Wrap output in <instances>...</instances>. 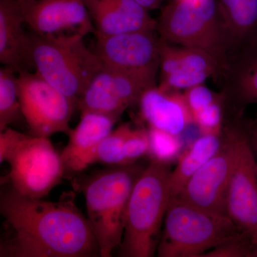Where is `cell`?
I'll use <instances>...</instances> for the list:
<instances>
[{
  "label": "cell",
  "instance_id": "obj_1",
  "mask_svg": "<svg viewBox=\"0 0 257 257\" xmlns=\"http://www.w3.org/2000/svg\"><path fill=\"white\" fill-rule=\"evenodd\" d=\"M4 232L0 257H94L99 245L73 192L57 202L24 195L9 186L0 193Z\"/></svg>",
  "mask_w": 257,
  "mask_h": 257
},
{
  "label": "cell",
  "instance_id": "obj_2",
  "mask_svg": "<svg viewBox=\"0 0 257 257\" xmlns=\"http://www.w3.org/2000/svg\"><path fill=\"white\" fill-rule=\"evenodd\" d=\"M143 170L134 164L111 166L74 179V189L85 198L87 219L101 257H110L121 242L128 200Z\"/></svg>",
  "mask_w": 257,
  "mask_h": 257
},
{
  "label": "cell",
  "instance_id": "obj_3",
  "mask_svg": "<svg viewBox=\"0 0 257 257\" xmlns=\"http://www.w3.org/2000/svg\"><path fill=\"white\" fill-rule=\"evenodd\" d=\"M168 164L152 161L134 186L125 215L120 257H152L170 199Z\"/></svg>",
  "mask_w": 257,
  "mask_h": 257
},
{
  "label": "cell",
  "instance_id": "obj_4",
  "mask_svg": "<svg viewBox=\"0 0 257 257\" xmlns=\"http://www.w3.org/2000/svg\"><path fill=\"white\" fill-rule=\"evenodd\" d=\"M35 72L77 103L103 67L95 51L78 33L40 35L30 32Z\"/></svg>",
  "mask_w": 257,
  "mask_h": 257
},
{
  "label": "cell",
  "instance_id": "obj_5",
  "mask_svg": "<svg viewBox=\"0 0 257 257\" xmlns=\"http://www.w3.org/2000/svg\"><path fill=\"white\" fill-rule=\"evenodd\" d=\"M156 30L167 43L207 52L224 72L234 53L216 0H173L161 12Z\"/></svg>",
  "mask_w": 257,
  "mask_h": 257
},
{
  "label": "cell",
  "instance_id": "obj_6",
  "mask_svg": "<svg viewBox=\"0 0 257 257\" xmlns=\"http://www.w3.org/2000/svg\"><path fill=\"white\" fill-rule=\"evenodd\" d=\"M9 164L12 187L28 197L43 199L66 173L61 154L50 138L28 135L10 127L0 131V162Z\"/></svg>",
  "mask_w": 257,
  "mask_h": 257
},
{
  "label": "cell",
  "instance_id": "obj_7",
  "mask_svg": "<svg viewBox=\"0 0 257 257\" xmlns=\"http://www.w3.org/2000/svg\"><path fill=\"white\" fill-rule=\"evenodd\" d=\"M241 234L229 216L204 210L179 199H172L166 211L157 256H204Z\"/></svg>",
  "mask_w": 257,
  "mask_h": 257
},
{
  "label": "cell",
  "instance_id": "obj_8",
  "mask_svg": "<svg viewBox=\"0 0 257 257\" xmlns=\"http://www.w3.org/2000/svg\"><path fill=\"white\" fill-rule=\"evenodd\" d=\"M227 127L232 138L234 162L227 195V216L240 232L257 243V161L248 138V124L234 115Z\"/></svg>",
  "mask_w": 257,
  "mask_h": 257
},
{
  "label": "cell",
  "instance_id": "obj_9",
  "mask_svg": "<svg viewBox=\"0 0 257 257\" xmlns=\"http://www.w3.org/2000/svg\"><path fill=\"white\" fill-rule=\"evenodd\" d=\"M18 89L22 114L32 135L50 138L57 133L68 135L75 101L28 70L18 73Z\"/></svg>",
  "mask_w": 257,
  "mask_h": 257
},
{
  "label": "cell",
  "instance_id": "obj_10",
  "mask_svg": "<svg viewBox=\"0 0 257 257\" xmlns=\"http://www.w3.org/2000/svg\"><path fill=\"white\" fill-rule=\"evenodd\" d=\"M94 35L95 52L103 65L156 85L160 69V38L155 37V31Z\"/></svg>",
  "mask_w": 257,
  "mask_h": 257
},
{
  "label": "cell",
  "instance_id": "obj_11",
  "mask_svg": "<svg viewBox=\"0 0 257 257\" xmlns=\"http://www.w3.org/2000/svg\"><path fill=\"white\" fill-rule=\"evenodd\" d=\"M222 139L217 153L189 179L176 199L227 216L228 189L234 167V148L231 134L225 125Z\"/></svg>",
  "mask_w": 257,
  "mask_h": 257
},
{
  "label": "cell",
  "instance_id": "obj_12",
  "mask_svg": "<svg viewBox=\"0 0 257 257\" xmlns=\"http://www.w3.org/2000/svg\"><path fill=\"white\" fill-rule=\"evenodd\" d=\"M154 84L145 79L103 65L77 102L81 112L92 111L119 119L124 111L138 104Z\"/></svg>",
  "mask_w": 257,
  "mask_h": 257
},
{
  "label": "cell",
  "instance_id": "obj_13",
  "mask_svg": "<svg viewBox=\"0 0 257 257\" xmlns=\"http://www.w3.org/2000/svg\"><path fill=\"white\" fill-rule=\"evenodd\" d=\"M160 84L168 90L184 91L204 84L209 77L220 78L224 70L204 51L167 43L160 38Z\"/></svg>",
  "mask_w": 257,
  "mask_h": 257
},
{
  "label": "cell",
  "instance_id": "obj_14",
  "mask_svg": "<svg viewBox=\"0 0 257 257\" xmlns=\"http://www.w3.org/2000/svg\"><path fill=\"white\" fill-rule=\"evenodd\" d=\"M25 25L37 35L95 33L82 0H20Z\"/></svg>",
  "mask_w": 257,
  "mask_h": 257
},
{
  "label": "cell",
  "instance_id": "obj_15",
  "mask_svg": "<svg viewBox=\"0 0 257 257\" xmlns=\"http://www.w3.org/2000/svg\"><path fill=\"white\" fill-rule=\"evenodd\" d=\"M118 120L100 113L81 112L79 124L71 128L68 143L60 153L66 172L78 173L96 163L98 146L114 130Z\"/></svg>",
  "mask_w": 257,
  "mask_h": 257
},
{
  "label": "cell",
  "instance_id": "obj_16",
  "mask_svg": "<svg viewBox=\"0 0 257 257\" xmlns=\"http://www.w3.org/2000/svg\"><path fill=\"white\" fill-rule=\"evenodd\" d=\"M89 12L95 33L113 35L155 31L157 20L135 0H82Z\"/></svg>",
  "mask_w": 257,
  "mask_h": 257
},
{
  "label": "cell",
  "instance_id": "obj_17",
  "mask_svg": "<svg viewBox=\"0 0 257 257\" xmlns=\"http://www.w3.org/2000/svg\"><path fill=\"white\" fill-rule=\"evenodd\" d=\"M221 80L225 104L234 114H242L245 106L257 103V38L230 57Z\"/></svg>",
  "mask_w": 257,
  "mask_h": 257
},
{
  "label": "cell",
  "instance_id": "obj_18",
  "mask_svg": "<svg viewBox=\"0 0 257 257\" xmlns=\"http://www.w3.org/2000/svg\"><path fill=\"white\" fill-rule=\"evenodd\" d=\"M18 0H0V62L17 74L34 69L32 37Z\"/></svg>",
  "mask_w": 257,
  "mask_h": 257
},
{
  "label": "cell",
  "instance_id": "obj_19",
  "mask_svg": "<svg viewBox=\"0 0 257 257\" xmlns=\"http://www.w3.org/2000/svg\"><path fill=\"white\" fill-rule=\"evenodd\" d=\"M142 117L149 126L178 135L193 120L184 94L159 86L149 88L139 101Z\"/></svg>",
  "mask_w": 257,
  "mask_h": 257
},
{
  "label": "cell",
  "instance_id": "obj_20",
  "mask_svg": "<svg viewBox=\"0 0 257 257\" xmlns=\"http://www.w3.org/2000/svg\"><path fill=\"white\" fill-rule=\"evenodd\" d=\"M234 53L257 38V0H216Z\"/></svg>",
  "mask_w": 257,
  "mask_h": 257
},
{
  "label": "cell",
  "instance_id": "obj_21",
  "mask_svg": "<svg viewBox=\"0 0 257 257\" xmlns=\"http://www.w3.org/2000/svg\"><path fill=\"white\" fill-rule=\"evenodd\" d=\"M222 141V133L220 135L209 134L203 135L193 144L189 151L181 158L175 170L171 172L169 203L179 197L189 179L217 153Z\"/></svg>",
  "mask_w": 257,
  "mask_h": 257
},
{
  "label": "cell",
  "instance_id": "obj_22",
  "mask_svg": "<svg viewBox=\"0 0 257 257\" xmlns=\"http://www.w3.org/2000/svg\"><path fill=\"white\" fill-rule=\"evenodd\" d=\"M23 116L19 99L18 74L7 66L0 69V131Z\"/></svg>",
  "mask_w": 257,
  "mask_h": 257
},
{
  "label": "cell",
  "instance_id": "obj_23",
  "mask_svg": "<svg viewBox=\"0 0 257 257\" xmlns=\"http://www.w3.org/2000/svg\"><path fill=\"white\" fill-rule=\"evenodd\" d=\"M131 125L125 123L113 130L99 144L96 150L95 162L106 165L125 166L124 146Z\"/></svg>",
  "mask_w": 257,
  "mask_h": 257
},
{
  "label": "cell",
  "instance_id": "obj_24",
  "mask_svg": "<svg viewBox=\"0 0 257 257\" xmlns=\"http://www.w3.org/2000/svg\"><path fill=\"white\" fill-rule=\"evenodd\" d=\"M150 146L147 154L152 161L168 164L178 155L182 143L178 135L165 133L150 126L148 128Z\"/></svg>",
  "mask_w": 257,
  "mask_h": 257
},
{
  "label": "cell",
  "instance_id": "obj_25",
  "mask_svg": "<svg viewBox=\"0 0 257 257\" xmlns=\"http://www.w3.org/2000/svg\"><path fill=\"white\" fill-rule=\"evenodd\" d=\"M224 105V96L221 92L217 99L193 115L194 122L197 123L204 135L222 133Z\"/></svg>",
  "mask_w": 257,
  "mask_h": 257
},
{
  "label": "cell",
  "instance_id": "obj_26",
  "mask_svg": "<svg viewBox=\"0 0 257 257\" xmlns=\"http://www.w3.org/2000/svg\"><path fill=\"white\" fill-rule=\"evenodd\" d=\"M204 257H255L252 242L243 234L213 248Z\"/></svg>",
  "mask_w": 257,
  "mask_h": 257
},
{
  "label": "cell",
  "instance_id": "obj_27",
  "mask_svg": "<svg viewBox=\"0 0 257 257\" xmlns=\"http://www.w3.org/2000/svg\"><path fill=\"white\" fill-rule=\"evenodd\" d=\"M149 146L148 128H133L124 143V155L126 165H133L138 159L146 155Z\"/></svg>",
  "mask_w": 257,
  "mask_h": 257
},
{
  "label": "cell",
  "instance_id": "obj_28",
  "mask_svg": "<svg viewBox=\"0 0 257 257\" xmlns=\"http://www.w3.org/2000/svg\"><path fill=\"white\" fill-rule=\"evenodd\" d=\"M220 94L221 93L213 92L204 84L189 88L184 93L186 102L192 116L217 99Z\"/></svg>",
  "mask_w": 257,
  "mask_h": 257
},
{
  "label": "cell",
  "instance_id": "obj_29",
  "mask_svg": "<svg viewBox=\"0 0 257 257\" xmlns=\"http://www.w3.org/2000/svg\"><path fill=\"white\" fill-rule=\"evenodd\" d=\"M248 138L257 161V116L251 124H248Z\"/></svg>",
  "mask_w": 257,
  "mask_h": 257
},
{
  "label": "cell",
  "instance_id": "obj_30",
  "mask_svg": "<svg viewBox=\"0 0 257 257\" xmlns=\"http://www.w3.org/2000/svg\"><path fill=\"white\" fill-rule=\"evenodd\" d=\"M137 3L144 7L145 9L150 10L157 9L162 5L163 0H135Z\"/></svg>",
  "mask_w": 257,
  "mask_h": 257
},
{
  "label": "cell",
  "instance_id": "obj_31",
  "mask_svg": "<svg viewBox=\"0 0 257 257\" xmlns=\"http://www.w3.org/2000/svg\"><path fill=\"white\" fill-rule=\"evenodd\" d=\"M255 257H257V243L255 246Z\"/></svg>",
  "mask_w": 257,
  "mask_h": 257
},
{
  "label": "cell",
  "instance_id": "obj_32",
  "mask_svg": "<svg viewBox=\"0 0 257 257\" xmlns=\"http://www.w3.org/2000/svg\"><path fill=\"white\" fill-rule=\"evenodd\" d=\"M18 1H20V0H18Z\"/></svg>",
  "mask_w": 257,
  "mask_h": 257
}]
</instances>
